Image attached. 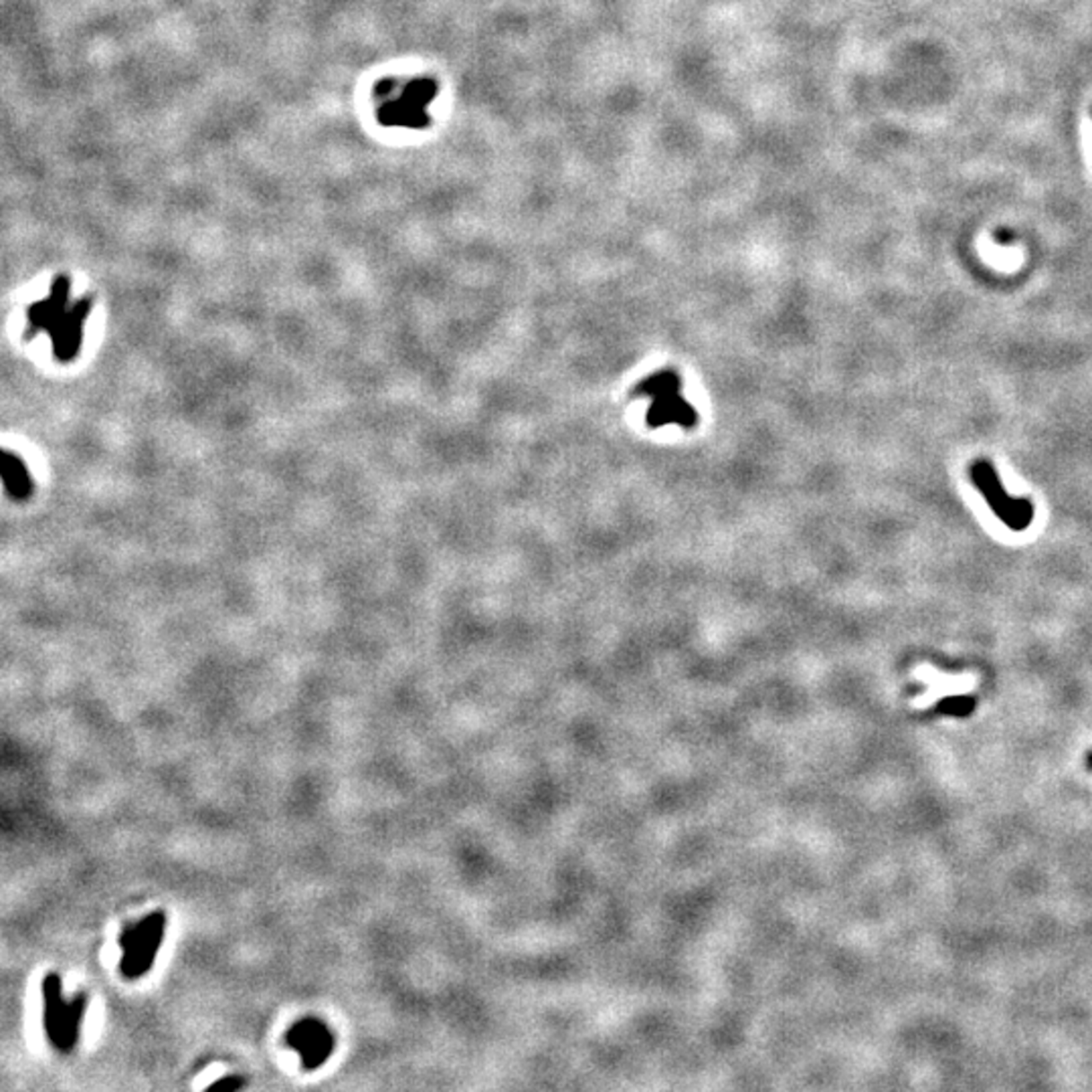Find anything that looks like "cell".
<instances>
[{
  "instance_id": "6da1fadb",
  "label": "cell",
  "mask_w": 1092,
  "mask_h": 1092,
  "mask_svg": "<svg viewBox=\"0 0 1092 1092\" xmlns=\"http://www.w3.org/2000/svg\"><path fill=\"white\" fill-rule=\"evenodd\" d=\"M45 991V1027L53 1046L69 1052L79 1038V1026L85 1014V995L79 993L71 1003L61 1000L59 977L49 975L43 985Z\"/></svg>"
},
{
  "instance_id": "7a4b0ae2",
  "label": "cell",
  "mask_w": 1092,
  "mask_h": 1092,
  "mask_svg": "<svg viewBox=\"0 0 1092 1092\" xmlns=\"http://www.w3.org/2000/svg\"><path fill=\"white\" fill-rule=\"evenodd\" d=\"M969 476L973 480L975 488L987 500V504L991 506L995 516L1001 522H1006L1008 528L1016 530V533H1022V530L1032 524L1034 506L1027 500H1016V498H1011L1006 492V488L1001 486L998 473H995L990 462H975L971 465Z\"/></svg>"
},
{
  "instance_id": "5b68a950",
  "label": "cell",
  "mask_w": 1092,
  "mask_h": 1092,
  "mask_svg": "<svg viewBox=\"0 0 1092 1092\" xmlns=\"http://www.w3.org/2000/svg\"><path fill=\"white\" fill-rule=\"evenodd\" d=\"M694 421V411L680 399L678 391L668 392V395L654 397V405L649 409V423L652 425L680 423L684 425V427H692Z\"/></svg>"
},
{
  "instance_id": "3957f363",
  "label": "cell",
  "mask_w": 1092,
  "mask_h": 1092,
  "mask_svg": "<svg viewBox=\"0 0 1092 1092\" xmlns=\"http://www.w3.org/2000/svg\"><path fill=\"white\" fill-rule=\"evenodd\" d=\"M164 912H154L146 920L126 929L122 935V973L128 979H136L146 973L152 967L158 947L164 938Z\"/></svg>"
},
{
  "instance_id": "277c9868",
  "label": "cell",
  "mask_w": 1092,
  "mask_h": 1092,
  "mask_svg": "<svg viewBox=\"0 0 1092 1092\" xmlns=\"http://www.w3.org/2000/svg\"><path fill=\"white\" fill-rule=\"evenodd\" d=\"M290 1044L300 1052L304 1064L308 1068L322 1064L332 1050L330 1034H328L326 1026L316 1022V1019H308V1022L295 1026L290 1034Z\"/></svg>"
}]
</instances>
